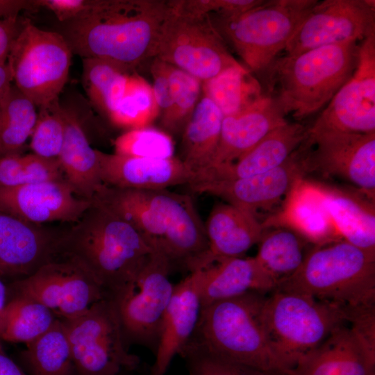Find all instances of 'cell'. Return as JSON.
<instances>
[{
  "instance_id": "obj_30",
  "label": "cell",
  "mask_w": 375,
  "mask_h": 375,
  "mask_svg": "<svg viewBox=\"0 0 375 375\" xmlns=\"http://www.w3.org/2000/svg\"><path fill=\"white\" fill-rule=\"evenodd\" d=\"M65 137L58 157L67 182L80 197L92 202L103 183L100 179L97 150L90 145L81 120L62 106Z\"/></svg>"
},
{
  "instance_id": "obj_9",
  "label": "cell",
  "mask_w": 375,
  "mask_h": 375,
  "mask_svg": "<svg viewBox=\"0 0 375 375\" xmlns=\"http://www.w3.org/2000/svg\"><path fill=\"white\" fill-rule=\"evenodd\" d=\"M154 58L206 81L240 65L210 17L181 8L169 1Z\"/></svg>"
},
{
  "instance_id": "obj_7",
  "label": "cell",
  "mask_w": 375,
  "mask_h": 375,
  "mask_svg": "<svg viewBox=\"0 0 375 375\" xmlns=\"http://www.w3.org/2000/svg\"><path fill=\"white\" fill-rule=\"evenodd\" d=\"M351 310L310 296L275 290L265 297L263 317L270 339L294 367L350 319Z\"/></svg>"
},
{
  "instance_id": "obj_25",
  "label": "cell",
  "mask_w": 375,
  "mask_h": 375,
  "mask_svg": "<svg viewBox=\"0 0 375 375\" xmlns=\"http://www.w3.org/2000/svg\"><path fill=\"white\" fill-rule=\"evenodd\" d=\"M201 308L197 274L192 272L174 285L163 315L155 360L150 367L151 375H165L173 358L191 338Z\"/></svg>"
},
{
  "instance_id": "obj_19",
  "label": "cell",
  "mask_w": 375,
  "mask_h": 375,
  "mask_svg": "<svg viewBox=\"0 0 375 375\" xmlns=\"http://www.w3.org/2000/svg\"><path fill=\"white\" fill-rule=\"evenodd\" d=\"M375 336L352 326L336 328L288 375H374Z\"/></svg>"
},
{
  "instance_id": "obj_24",
  "label": "cell",
  "mask_w": 375,
  "mask_h": 375,
  "mask_svg": "<svg viewBox=\"0 0 375 375\" xmlns=\"http://www.w3.org/2000/svg\"><path fill=\"white\" fill-rule=\"evenodd\" d=\"M204 226L208 250L194 271L222 259L242 257L258 243L265 231L253 215L226 202L213 206Z\"/></svg>"
},
{
  "instance_id": "obj_46",
  "label": "cell",
  "mask_w": 375,
  "mask_h": 375,
  "mask_svg": "<svg viewBox=\"0 0 375 375\" xmlns=\"http://www.w3.org/2000/svg\"><path fill=\"white\" fill-rule=\"evenodd\" d=\"M153 78V92L162 119L169 112L172 106L170 82L167 74V64L155 58L151 67Z\"/></svg>"
},
{
  "instance_id": "obj_35",
  "label": "cell",
  "mask_w": 375,
  "mask_h": 375,
  "mask_svg": "<svg viewBox=\"0 0 375 375\" xmlns=\"http://www.w3.org/2000/svg\"><path fill=\"white\" fill-rule=\"evenodd\" d=\"M57 319L42 303L14 297L5 308L0 340L27 344L47 332Z\"/></svg>"
},
{
  "instance_id": "obj_3",
  "label": "cell",
  "mask_w": 375,
  "mask_h": 375,
  "mask_svg": "<svg viewBox=\"0 0 375 375\" xmlns=\"http://www.w3.org/2000/svg\"><path fill=\"white\" fill-rule=\"evenodd\" d=\"M264 294L251 292L201 308L188 342L225 360L288 374L294 369L274 346L264 317Z\"/></svg>"
},
{
  "instance_id": "obj_32",
  "label": "cell",
  "mask_w": 375,
  "mask_h": 375,
  "mask_svg": "<svg viewBox=\"0 0 375 375\" xmlns=\"http://www.w3.org/2000/svg\"><path fill=\"white\" fill-rule=\"evenodd\" d=\"M306 242L299 234L286 227L268 231L265 229L254 258L277 286L299 268L307 253Z\"/></svg>"
},
{
  "instance_id": "obj_26",
  "label": "cell",
  "mask_w": 375,
  "mask_h": 375,
  "mask_svg": "<svg viewBox=\"0 0 375 375\" xmlns=\"http://www.w3.org/2000/svg\"><path fill=\"white\" fill-rule=\"evenodd\" d=\"M283 208L263 223L288 228L315 246L342 240L323 203L317 183L300 180L284 201Z\"/></svg>"
},
{
  "instance_id": "obj_14",
  "label": "cell",
  "mask_w": 375,
  "mask_h": 375,
  "mask_svg": "<svg viewBox=\"0 0 375 375\" xmlns=\"http://www.w3.org/2000/svg\"><path fill=\"white\" fill-rule=\"evenodd\" d=\"M306 142L308 172L343 178L374 201L375 133L308 132Z\"/></svg>"
},
{
  "instance_id": "obj_4",
  "label": "cell",
  "mask_w": 375,
  "mask_h": 375,
  "mask_svg": "<svg viewBox=\"0 0 375 375\" xmlns=\"http://www.w3.org/2000/svg\"><path fill=\"white\" fill-rule=\"evenodd\" d=\"M358 45L348 42L276 58L265 71L284 115L301 120L320 110L352 76Z\"/></svg>"
},
{
  "instance_id": "obj_10",
  "label": "cell",
  "mask_w": 375,
  "mask_h": 375,
  "mask_svg": "<svg viewBox=\"0 0 375 375\" xmlns=\"http://www.w3.org/2000/svg\"><path fill=\"white\" fill-rule=\"evenodd\" d=\"M72 54L58 32L41 29L26 19L6 63L14 85L40 107L58 99L68 80Z\"/></svg>"
},
{
  "instance_id": "obj_54",
  "label": "cell",
  "mask_w": 375,
  "mask_h": 375,
  "mask_svg": "<svg viewBox=\"0 0 375 375\" xmlns=\"http://www.w3.org/2000/svg\"><path fill=\"white\" fill-rule=\"evenodd\" d=\"M118 375H124V374H122V373H120V374H118ZM126 375H127V374H126ZM148 375H151V374H150V370H149V373L148 374Z\"/></svg>"
},
{
  "instance_id": "obj_15",
  "label": "cell",
  "mask_w": 375,
  "mask_h": 375,
  "mask_svg": "<svg viewBox=\"0 0 375 375\" xmlns=\"http://www.w3.org/2000/svg\"><path fill=\"white\" fill-rule=\"evenodd\" d=\"M338 131L375 133V31L358 45L356 67L351 78L308 127V133Z\"/></svg>"
},
{
  "instance_id": "obj_33",
  "label": "cell",
  "mask_w": 375,
  "mask_h": 375,
  "mask_svg": "<svg viewBox=\"0 0 375 375\" xmlns=\"http://www.w3.org/2000/svg\"><path fill=\"white\" fill-rule=\"evenodd\" d=\"M201 90L224 117L244 110L263 96L258 81L242 64L202 82Z\"/></svg>"
},
{
  "instance_id": "obj_42",
  "label": "cell",
  "mask_w": 375,
  "mask_h": 375,
  "mask_svg": "<svg viewBox=\"0 0 375 375\" xmlns=\"http://www.w3.org/2000/svg\"><path fill=\"white\" fill-rule=\"evenodd\" d=\"M178 354L185 359L189 375H288L231 362L189 342Z\"/></svg>"
},
{
  "instance_id": "obj_17",
  "label": "cell",
  "mask_w": 375,
  "mask_h": 375,
  "mask_svg": "<svg viewBox=\"0 0 375 375\" xmlns=\"http://www.w3.org/2000/svg\"><path fill=\"white\" fill-rule=\"evenodd\" d=\"M62 233L0 208V278H23L59 256Z\"/></svg>"
},
{
  "instance_id": "obj_49",
  "label": "cell",
  "mask_w": 375,
  "mask_h": 375,
  "mask_svg": "<svg viewBox=\"0 0 375 375\" xmlns=\"http://www.w3.org/2000/svg\"><path fill=\"white\" fill-rule=\"evenodd\" d=\"M39 8L37 0H0V19L17 17L22 12Z\"/></svg>"
},
{
  "instance_id": "obj_22",
  "label": "cell",
  "mask_w": 375,
  "mask_h": 375,
  "mask_svg": "<svg viewBox=\"0 0 375 375\" xmlns=\"http://www.w3.org/2000/svg\"><path fill=\"white\" fill-rule=\"evenodd\" d=\"M287 122L279 105L270 95H263L238 113L224 116L216 153L206 169L234 162L270 132Z\"/></svg>"
},
{
  "instance_id": "obj_48",
  "label": "cell",
  "mask_w": 375,
  "mask_h": 375,
  "mask_svg": "<svg viewBox=\"0 0 375 375\" xmlns=\"http://www.w3.org/2000/svg\"><path fill=\"white\" fill-rule=\"evenodd\" d=\"M26 21L20 16L0 19V65L6 63L12 45Z\"/></svg>"
},
{
  "instance_id": "obj_47",
  "label": "cell",
  "mask_w": 375,
  "mask_h": 375,
  "mask_svg": "<svg viewBox=\"0 0 375 375\" xmlns=\"http://www.w3.org/2000/svg\"><path fill=\"white\" fill-rule=\"evenodd\" d=\"M24 183L23 156L4 155L0 158V187H15Z\"/></svg>"
},
{
  "instance_id": "obj_52",
  "label": "cell",
  "mask_w": 375,
  "mask_h": 375,
  "mask_svg": "<svg viewBox=\"0 0 375 375\" xmlns=\"http://www.w3.org/2000/svg\"><path fill=\"white\" fill-rule=\"evenodd\" d=\"M7 288L0 278V333L2 328L3 315L7 301Z\"/></svg>"
},
{
  "instance_id": "obj_21",
  "label": "cell",
  "mask_w": 375,
  "mask_h": 375,
  "mask_svg": "<svg viewBox=\"0 0 375 375\" xmlns=\"http://www.w3.org/2000/svg\"><path fill=\"white\" fill-rule=\"evenodd\" d=\"M165 220L162 251L172 267L194 271L208 250L205 226L192 197L166 190L160 191Z\"/></svg>"
},
{
  "instance_id": "obj_13",
  "label": "cell",
  "mask_w": 375,
  "mask_h": 375,
  "mask_svg": "<svg viewBox=\"0 0 375 375\" xmlns=\"http://www.w3.org/2000/svg\"><path fill=\"white\" fill-rule=\"evenodd\" d=\"M374 5L368 0L317 1L288 40L285 56L362 41L375 31Z\"/></svg>"
},
{
  "instance_id": "obj_51",
  "label": "cell",
  "mask_w": 375,
  "mask_h": 375,
  "mask_svg": "<svg viewBox=\"0 0 375 375\" xmlns=\"http://www.w3.org/2000/svg\"><path fill=\"white\" fill-rule=\"evenodd\" d=\"M0 375H28L6 355L1 345Z\"/></svg>"
},
{
  "instance_id": "obj_11",
  "label": "cell",
  "mask_w": 375,
  "mask_h": 375,
  "mask_svg": "<svg viewBox=\"0 0 375 375\" xmlns=\"http://www.w3.org/2000/svg\"><path fill=\"white\" fill-rule=\"evenodd\" d=\"M61 321L76 375H118L139 367L140 360L126 347L117 312L108 297L81 315Z\"/></svg>"
},
{
  "instance_id": "obj_31",
  "label": "cell",
  "mask_w": 375,
  "mask_h": 375,
  "mask_svg": "<svg viewBox=\"0 0 375 375\" xmlns=\"http://www.w3.org/2000/svg\"><path fill=\"white\" fill-rule=\"evenodd\" d=\"M223 118L217 106L203 95L183 131L181 159L196 174L208 168L213 160Z\"/></svg>"
},
{
  "instance_id": "obj_8",
  "label": "cell",
  "mask_w": 375,
  "mask_h": 375,
  "mask_svg": "<svg viewBox=\"0 0 375 375\" xmlns=\"http://www.w3.org/2000/svg\"><path fill=\"white\" fill-rule=\"evenodd\" d=\"M172 269L167 257L154 250L128 281L108 295L128 349L140 345L156 353L163 315L174 287L169 278Z\"/></svg>"
},
{
  "instance_id": "obj_27",
  "label": "cell",
  "mask_w": 375,
  "mask_h": 375,
  "mask_svg": "<svg viewBox=\"0 0 375 375\" xmlns=\"http://www.w3.org/2000/svg\"><path fill=\"white\" fill-rule=\"evenodd\" d=\"M201 308L251 292L274 291L276 282L254 257L230 258L195 271Z\"/></svg>"
},
{
  "instance_id": "obj_29",
  "label": "cell",
  "mask_w": 375,
  "mask_h": 375,
  "mask_svg": "<svg viewBox=\"0 0 375 375\" xmlns=\"http://www.w3.org/2000/svg\"><path fill=\"white\" fill-rule=\"evenodd\" d=\"M324 205L342 240L375 253L374 201L355 191L318 183Z\"/></svg>"
},
{
  "instance_id": "obj_18",
  "label": "cell",
  "mask_w": 375,
  "mask_h": 375,
  "mask_svg": "<svg viewBox=\"0 0 375 375\" xmlns=\"http://www.w3.org/2000/svg\"><path fill=\"white\" fill-rule=\"evenodd\" d=\"M91 203L78 197L66 181L0 187V208L35 224H72Z\"/></svg>"
},
{
  "instance_id": "obj_6",
  "label": "cell",
  "mask_w": 375,
  "mask_h": 375,
  "mask_svg": "<svg viewBox=\"0 0 375 375\" xmlns=\"http://www.w3.org/2000/svg\"><path fill=\"white\" fill-rule=\"evenodd\" d=\"M317 1H262L238 15L210 18L225 42L231 45L249 70L265 72Z\"/></svg>"
},
{
  "instance_id": "obj_36",
  "label": "cell",
  "mask_w": 375,
  "mask_h": 375,
  "mask_svg": "<svg viewBox=\"0 0 375 375\" xmlns=\"http://www.w3.org/2000/svg\"><path fill=\"white\" fill-rule=\"evenodd\" d=\"M82 83L88 98L108 116L123 97L130 74L99 59L82 58Z\"/></svg>"
},
{
  "instance_id": "obj_44",
  "label": "cell",
  "mask_w": 375,
  "mask_h": 375,
  "mask_svg": "<svg viewBox=\"0 0 375 375\" xmlns=\"http://www.w3.org/2000/svg\"><path fill=\"white\" fill-rule=\"evenodd\" d=\"M23 161L24 184L66 181L58 158H47L33 153L23 156Z\"/></svg>"
},
{
  "instance_id": "obj_50",
  "label": "cell",
  "mask_w": 375,
  "mask_h": 375,
  "mask_svg": "<svg viewBox=\"0 0 375 375\" xmlns=\"http://www.w3.org/2000/svg\"><path fill=\"white\" fill-rule=\"evenodd\" d=\"M12 83V75L7 63L0 65V117Z\"/></svg>"
},
{
  "instance_id": "obj_5",
  "label": "cell",
  "mask_w": 375,
  "mask_h": 375,
  "mask_svg": "<svg viewBox=\"0 0 375 375\" xmlns=\"http://www.w3.org/2000/svg\"><path fill=\"white\" fill-rule=\"evenodd\" d=\"M275 290L306 294L349 310L373 307L375 253L343 240L315 246L299 268Z\"/></svg>"
},
{
  "instance_id": "obj_28",
  "label": "cell",
  "mask_w": 375,
  "mask_h": 375,
  "mask_svg": "<svg viewBox=\"0 0 375 375\" xmlns=\"http://www.w3.org/2000/svg\"><path fill=\"white\" fill-rule=\"evenodd\" d=\"M160 190L122 189L103 184L92 201L125 220L154 250L162 252L165 220Z\"/></svg>"
},
{
  "instance_id": "obj_12",
  "label": "cell",
  "mask_w": 375,
  "mask_h": 375,
  "mask_svg": "<svg viewBox=\"0 0 375 375\" xmlns=\"http://www.w3.org/2000/svg\"><path fill=\"white\" fill-rule=\"evenodd\" d=\"M15 297L39 302L59 319L76 317L107 293L94 278L72 260L59 256L12 285Z\"/></svg>"
},
{
  "instance_id": "obj_16",
  "label": "cell",
  "mask_w": 375,
  "mask_h": 375,
  "mask_svg": "<svg viewBox=\"0 0 375 375\" xmlns=\"http://www.w3.org/2000/svg\"><path fill=\"white\" fill-rule=\"evenodd\" d=\"M307 151L308 147L303 142L281 165L268 172L188 187L192 192L217 196L257 218L258 210H267L283 201L294 185L303 178L308 172Z\"/></svg>"
},
{
  "instance_id": "obj_20",
  "label": "cell",
  "mask_w": 375,
  "mask_h": 375,
  "mask_svg": "<svg viewBox=\"0 0 375 375\" xmlns=\"http://www.w3.org/2000/svg\"><path fill=\"white\" fill-rule=\"evenodd\" d=\"M99 176L104 185L140 190H166L192 183L196 173L179 158H151L97 150Z\"/></svg>"
},
{
  "instance_id": "obj_34",
  "label": "cell",
  "mask_w": 375,
  "mask_h": 375,
  "mask_svg": "<svg viewBox=\"0 0 375 375\" xmlns=\"http://www.w3.org/2000/svg\"><path fill=\"white\" fill-rule=\"evenodd\" d=\"M23 357L31 375H76L69 342L59 319L47 332L26 344Z\"/></svg>"
},
{
  "instance_id": "obj_43",
  "label": "cell",
  "mask_w": 375,
  "mask_h": 375,
  "mask_svg": "<svg viewBox=\"0 0 375 375\" xmlns=\"http://www.w3.org/2000/svg\"><path fill=\"white\" fill-rule=\"evenodd\" d=\"M183 9L198 13L228 17L238 15L260 4L262 0H176Z\"/></svg>"
},
{
  "instance_id": "obj_41",
  "label": "cell",
  "mask_w": 375,
  "mask_h": 375,
  "mask_svg": "<svg viewBox=\"0 0 375 375\" xmlns=\"http://www.w3.org/2000/svg\"><path fill=\"white\" fill-rule=\"evenodd\" d=\"M39 108L37 121L31 134L33 153L47 158H58L61 151L65 124L58 99Z\"/></svg>"
},
{
  "instance_id": "obj_2",
  "label": "cell",
  "mask_w": 375,
  "mask_h": 375,
  "mask_svg": "<svg viewBox=\"0 0 375 375\" xmlns=\"http://www.w3.org/2000/svg\"><path fill=\"white\" fill-rule=\"evenodd\" d=\"M154 249L128 223L92 201L60 242V256L90 274L107 296L128 281Z\"/></svg>"
},
{
  "instance_id": "obj_53",
  "label": "cell",
  "mask_w": 375,
  "mask_h": 375,
  "mask_svg": "<svg viewBox=\"0 0 375 375\" xmlns=\"http://www.w3.org/2000/svg\"><path fill=\"white\" fill-rule=\"evenodd\" d=\"M1 156H3V153H2L1 146V144H0V158Z\"/></svg>"
},
{
  "instance_id": "obj_40",
  "label": "cell",
  "mask_w": 375,
  "mask_h": 375,
  "mask_svg": "<svg viewBox=\"0 0 375 375\" xmlns=\"http://www.w3.org/2000/svg\"><path fill=\"white\" fill-rule=\"evenodd\" d=\"M115 153L128 156L169 158L174 157V145L172 137L151 127L131 129L114 142Z\"/></svg>"
},
{
  "instance_id": "obj_38",
  "label": "cell",
  "mask_w": 375,
  "mask_h": 375,
  "mask_svg": "<svg viewBox=\"0 0 375 375\" xmlns=\"http://www.w3.org/2000/svg\"><path fill=\"white\" fill-rule=\"evenodd\" d=\"M158 114L152 86L141 76L130 74L123 97L108 117L115 125L131 130L148 126Z\"/></svg>"
},
{
  "instance_id": "obj_45",
  "label": "cell",
  "mask_w": 375,
  "mask_h": 375,
  "mask_svg": "<svg viewBox=\"0 0 375 375\" xmlns=\"http://www.w3.org/2000/svg\"><path fill=\"white\" fill-rule=\"evenodd\" d=\"M40 7L52 12L59 23L86 15L93 8L95 0H37Z\"/></svg>"
},
{
  "instance_id": "obj_1",
  "label": "cell",
  "mask_w": 375,
  "mask_h": 375,
  "mask_svg": "<svg viewBox=\"0 0 375 375\" xmlns=\"http://www.w3.org/2000/svg\"><path fill=\"white\" fill-rule=\"evenodd\" d=\"M169 1L95 0L92 10L56 31L72 53L128 72L155 58Z\"/></svg>"
},
{
  "instance_id": "obj_39",
  "label": "cell",
  "mask_w": 375,
  "mask_h": 375,
  "mask_svg": "<svg viewBox=\"0 0 375 375\" xmlns=\"http://www.w3.org/2000/svg\"><path fill=\"white\" fill-rule=\"evenodd\" d=\"M167 74L172 106L168 115L162 119V124L167 131L178 133L183 132L199 100L202 81L169 64Z\"/></svg>"
},
{
  "instance_id": "obj_23",
  "label": "cell",
  "mask_w": 375,
  "mask_h": 375,
  "mask_svg": "<svg viewBox=\"0 0 375 375\" xmlns=\"http://www.w3.org/2000/svg\"><path fill=\"white\" fill-rule=\"evenodd\" d=\"M308 128L299 122H288L270 132L234 162L197 173L188 186L244 178L275 169L306 140Z\"/></svg>"
},
{
  "instance_id": "obj_37",
  "label": "cell",
  "mask_w": 375,
  "mask_h": 375,
  "mask_svg": "<svg viewBox=\"0 0 375 375\" xmlns=\"http://www.w3.org/2000/svg\"><path fill=\"white\" fill-rule=\"evenodd\" d=\"M37 106L12 84L0 117V144L3 156L19 153L33 131Z\"/></svg>"
}]
</instances>
